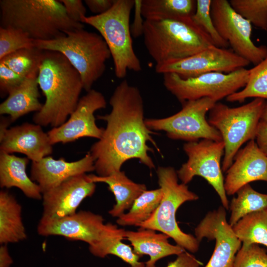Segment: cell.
<instances>
[{
	"label": "cell",
	"mask_w": 267,
	"mask_h": 267,
	"mask_svg": "<svg viewBox=\"0 0 267 267\" xmlns=\"http://www.w3.org/2000/svg\"><path fill=\"white\" fill-rule=\"evenodd\" d=\"M142 35L156 64L184 58L214 45L191 17L144 20Z\"/></svg>",
	"instance_id": "cell-4"
},
{
	"label": "cell",
	"mask_w": 267,
	"mask_h": 267,
	"mask_svg": "<svg viewBox=\"0 0 267 267\" xmlns=\"http://www.w3.org/2000/svg\"><path fill=\"white\" fill-rule=\"evenodd\" d=\"M265 102L256 98L233 108L216 102L209 112L208 122L219 131L224 143L222 172H226L231 165L242 145L255 139Z\"/></svg>",
	"instance_id": "cell-8"
},
{
	"label": "cell",
	"mask_w": 267,
	"mask_h": 267,
	"mask_svg": "<svg viewBox=\"0 0 267 267\" xmlns=\"http://www.w3.org/2000/svg\"><path fill=\"white\" fill-rule=\"evenodd\" d=\"M159 188L145 190L134 201L127 213L118 218L116 222L122 226H137L147 221L159 206L162 197Z\"/></svg>",
	"instance_id": "cell-29"
},
{
	"label": "cell",
	"mask_w": 267,
	"mask_h": 267,
	"mask_svg": "<svg viewBox=\"0 0 267 267\" xmlns=\"http://www.w3.org/2000/svg\"><path fill=\"white\" fill-rule=\"evenodd\" d=\"M212 0H196V10L191 19L210 37L215 46L226 48L228 43L219 35L213 21L211 14Z\"/></svg>",
	"instance_id": "cell-34"
},
{
	"label": "cell",
	"mask_w": 267,
	"mask_h": 267,
	"mask_svg": "<svg viewBox=\"0 0 267 267\" xmlns=\"http://www.w3.org/2000/svg\"><path fill=\"white\" fill-rule=\"evenodd\" d=\"M217 102L207 97L182 103V109L172 116L161 119H146L151 130L165 131L168 137L188 142L200 139L221 141L220 133L207 120L206 114Z\"/></svg>",
	"instance_id": "cell-10"
},
{
	"label": "cell",
	"mask_w": 267,
	"mask_h": 267,
	"mask_svg": "<svg viewBox=\"0 0 267 267\" xmlns=\"http://www.w3.org/2000/svg\"><path fill=\"white\" fill-rule=\"evenodd\" d=\"M211 14L219 35L232 50L256 65L267 56V46H257L251 40L252 24L237 13L227 0H212Z\"/></svg>",
	"instance_id": "cell-12"
},
{
	"label": "cell",
	"mask_w": 267,
	"mask_h": 267,
	"mask_svg": "<svg viewBox=\"0 0 267 267\" xmlns=\"http://www.w3.org/2000/svg\"><path fill=\"white\" fill-rule=\"evenodd\" d=\"M94 169V160L89 152L83 158L70 162L62 158L55 159L48 156L32 162L30 178L39 185L43 194L72 177Z\"/></svg>",
	"instance_id": "cell-20"
},
{
	"label": "cell",
	"mask_w": 267,
	"mask_h": 267,
	"mask_svg": "<svg viewBox=\"0 0 267 267\" xmlns=\"http://www.w3.org/2000/svg\"><path fill=\"white\" fill-rule=\"evenodd\" d=\"M68 17L72 21L81 23L82 17L86 16V9L81 0H60Z\"/></svg>",
	"instance_id": "cell-38"
},
{
	"label": "cell",
	"mask_w": 267,
	"mask_h": 267,
	"mask_svg": "<svg viewBox=\"0 0 267 267\" xmlns=\"http://www.w3.org/2000/svg\"><path fill=\"white\" fill-rule=\"evenodd\" d=\"M13 263L6 244H1L0 247V267H10Z\"/></svg>",
	"instance_id": "cell-42"
},
{
	"label": "cell",
	"mask_w": 267,
	"mask_h": 267,
	"mask_svg": "<svg viewBox=\"0 0 267 267\" xmlns=\"http://www.w3.org/2000/svg\"><path fill=\"white\" fill-rule=\"evenodd\" d=\"M125 238L130 242L134 252L139 256L147 255L149 259L145 262V267H156L160 259L171 255H178L185 251L178 245L169 243L166 234L156 233L155 230L139 228L137 231H127Z\"/></svg>",
	"instance_id": "cell-21"
},
{
	"label": "cell",
	"mask_w": 267,
	"mask_h": 267,
	"mask_svg": "<svg viewBox=\"0 0 267 267\" xmlns=\"http://www.w3.org/2000/svg\"><path fill=\"white\" fill-rule=\"evenodd\" d=\"M249 64L232 50L213 45L184 58L156 64L155 71L162 74L174 73L187 79L213 72L229 73Z\"/></svg>",
	"instance_id": "cell-13"
},
{
	"label": "cell",
	"mask_w": 267,
	"mask_h": 267,
	"mask_svg": "<svg viewBox=\"0 0 267 267\" xmlns=\"http://www.w3.org/2000/svg\"><path fill=\"white\" fill-rule=\"evenodd\" d=\"M95 187L86 174L67 179L42 194V216L61 218L76 213L82 201L93 194Z\"/></svg>",
	"instance_id": "cell-17"
},
{
	"label": "cell",
	"mask_w": 267,
	"mask_h": 267,
	"mask_svg": "<svg viewBox=\"0 0 267 267\" xmlns=\"http://www.w3.org/2000/svg\"><path fill=\"white\" fill-rule=\"evenodd\" d=\"M0 152L22 153L32 162L39 161L52 152L47 133L36 124L25 123L8 129L0 136Z\"/></svg>",
	"instance_id": "cell-19"
},
{
	"label": "cell",
	"mask_w": 267,
	"mask_h": 267,
	"mask_svg": "<svg viewBox=\"0 0 267 267\" xmlns=\"http://www.w3.org/2000/svg\"><path fill=\"white\" fill-rule=\"evenodd\" d=\"M103 217L90 211H80L61 218L42 216L37 226L42 236L59 235L70 240L82 241L93 246L104 235L107 223Z\"/></svg>",
	"instance_id": "cell-16"
},
{
	"label": "cell",
	"mask_w": 267,
	"mask_h": 267,
	"mask_svg": "<svg viewBox=\"0 0 267 267\" xmlns=\"http://www.w3.org/2000/svg\"><path fill=\"white\" fill-rule=\"evenodd\" d=\"M115 0H85L84 1L91 12L95 15L103 14L113 6Z\"/></svg>",
	"instance_id": "cell-40"
},
{
	"label": "cell",
	"mask_w": 267,
	"mask_h": 267,
	"mask_svg": "<svg viewBox=\"0 0 267 267\" xmlns=\"http://www.w3.org/2000/svg\"><path fill=\"white\" fill-rule=\"evenodd\" d=\"M249 75V69L245 68L229 73L213 72L187 79L167 73L163 74V84L182 103L205 97L217 102L244 88Z\"/></svg>",
	"instance_id": "cell-9"
},
{
	"label": "cell",
	"mask_w": 267,
	"mask_h": 267,
	"mask_svg": "<svg viewBox=\"0 0 267 267\" xmlns=\"http://www.w3.org/2000/svg\"><path fill=\"white\" fill-rule=\"evenodd\" d=\"M0 27L19 29L34 41L53 40L84 28L68 17L60 0H0Z\"/></svg>",
	"instance_id": "cell-3"
},
{
	"label": "cell",
	"mask_w": 267,
	"mask_h": 267,
	"mask_svg": "<svg viewBox=\"0 0 267 267\" xmlns=\"http://www.w3.org/2000/svg\"><path fill=\"white\" fill-rule=\"evenodd\" d=\"M242 244H257L267 248V207L249 214L232 226Z\"/></svg>",
	"instance_id": "cell-28"
},
{
	"label": "cell",
	"mask_w": 267,
	"mask_h": 267,
	"mask_svg": "<svg viewBox=\"0 0 267 267\" xmlns=\"http://www.w3.org/2000/svg\"><path fill=\"white\" fill-rule=\"evenodd\" d=\"M34 46L43 50L62 54L79 72L87 92L104 73L105 62L111 56L101 36L80 28L49 41H34Z\"/></svg>",
	"instance_id": "cell-5"
},
{
	"label": "cell",
	"mask_w": 267,
	"mask_h": 267,
	"mask_svg": "<svg viewBox=\"0 0 267 267\" xmlns=\"http://www.w3.org/2000/svg\"><path fill=\"white\" fill-rule=\"evenodd\" d=\"M33 47L34 40L23 31L0 27V60L18 50Z\"/></svg>",
	"instance_id": "cell-35"
},
{
	"label": "cell",
	"mask_w": 267,
	"mask_h": 267,
	"mask_svg": "<svg viewBox=\"0 0 267 267\" xmlns=\"http://www.w3.org/2000/svg\"><path fill=\"white\" fill-rule=\"evenodd\" d=\"M251 97L267 100V56L249 69L248 80L244 89L227 96L226 100L242 103Z\"/></svg>",
	"instance_id": "cell-31"
},
{
	"label": "cell",
	"mask_w": 267,
	"mask_h": 267,
	"mask_svg": "<svg viewBox=\"0 0 267 267\" xmlns=\"http://www.w3.org/2000/svg\"><path fill=\"white\" fill-rule=\"evenodd\" d=\"M202 265L203 263L194 256L185 251L166 267H200Z\"/></svg>",
	"instance_id": "cell-39"
},
{
	"label": "cell",
	"mask_w": 267,
	"mask_h": 267,
	"mask_svg": "<svg viewBox=\"0 0 267 267\" xmlns=\"http://www.w3.org/2000/svg\"><path fill=\"white\" fill-rule=\"evenodd\" d=\"M90 180L95 182H103L114 195L116 204L109 211L113 217L119 218L126 210L130 209L134 200L146 190L144 184L137 183L129 178L123 171L115 172L111 175L101 177L88 175Z\"/></svg>",
	"instance_id": "cell-24"
},
{
	"label": "cell",
	"mask_w": 267,
	"mask_h": 267,
	"mask_svg": "<svg viewBox=\"0 0 267 267\" xmlns=\"http://www.w3.org/2000/svg\"><path fill=\"white\" fill-rule=\"evenodd\" d=\"M109 114L98 116L107 122L102 135L91 147L97 176L105 177L121 171L122 165L136 158L150 169L154 164L148 154L152 151L147 144L150 141L157 148L145 125L142 97L139 89L126 80L115 88L109 100Z\"/></svg>",
	"instance_id": "cell-1"
},
{
	"label": "cell",
	"mask_w": 267,
	"mask_h": 267,
	"mask_svg": "<svg viewBox=\"0 0 267 267\" xmlns=\"http://www.w3.org/2000/svg\"><path fill=\"white\" fill-rule=\"evenodd\" d=\"M38 74L27 77L11 89L7 97L0 104V114H6L13 122L32 112H38L43 104L40 102Z\"/></svg>",
	"instance_id": "cell-22"
},
{
	"label": "cell",
	"mask_w": 267,
	"mask_h": 267,
	"mask_svg": "<svg viewBox=\"0 0 267 267\" xmlns=\"http://www.w3.org/2000/svg\"><path fill=\"white\" fill-rule=\"evenodd\" d=\"M157 174L163 193L162 199L151 217L139 225V228L160 231L172 238L184 249L192 253L197 252L200 243L194 236L181 230L176 215L182 204L198 200V195L190 191L186 184L178 183L177 173L174 168L160 167Z\"/></svg>",
	"instance_id": "cell-7"
},
{
	"label": "cell",
	"mask_w": 267,
	"mask_h": 267,
	"mask_svg": "<svg viewBox=\"0 0 267 267\" xmlns=\"http://www.w3.org/2000/svg\"><path fill=\"white\" fill-rule=\"evenodd\" d=\"M134 5V0H115L106 12L82 17L81 23L96 29L105 41L113 58L115 74L119 79L126 76L128 70H142L134 50L130 29L131 12Z\"/></svg>",
	"instance_id": "cell-6"
},
{
	"label": "cell",
	"mask_w": 267,
	"mask_h": 267,
	"mask_svg": "<svg viewBox=\"0 0 267 267\" xmlns=\"http://www.w3.org/2000/svg\"><path fill=\"white\" fill-rule=\"evenodd\" d=\"M28 163L27 157L0 152V186L6 188L17 187L26 197L40 200L42 199L41 188L26 172Z\"/></svg>",
	"instance_id": "cell-23"
},
{
	"label": "cell",
	"mask_w": 267,
	"mask_h": 267,
	"mask_svg": "<svg viewBox=\"0 0 267 267\" xmlns=\"http://www.w3.org/2000/svg\"><path fill=\"white\" fill-rule=\"evenodd\" d=\"M26 78L22 77L0 62V91L1 96L19 85Z\"/></svg>",
	"instance_id": "cell-37"
},
{
	"label": "cell",
	"mask_w": 267,
	"mask_h": 267,
	"mask_svg": "<svg viewBox=\"0 0 267 267\" xmlns=\"http://www.w3.org/2000/svg\"><path fill=\"white\" fill-rule=\"evenodd\" d=\"M196 7L194 0H140L139 10L145 20L191 18Z\"/></svg>",
	"instance_id": "cell-27"
},
{
	"label": "cell",
	"mask_w": 267,
	"mask_h": 267,
	"mask_svg": "<svg viewBox=\"0 0 267 267\" xmlns=\"http://www.w3.org/2000/svg\"><path fill=\"white\" fill-rule=\"evenodd\" d=\"M229 204V223L233 226L244 216L267 207V194L260 193L249 184L241 187Z\"/></svg>",
	"instance_id": "cell-30"
},
{
	"label": "cell",
	"mask_w": 267,
	"mask_h": 267,
	"mask_svg": "<svg viewBox=\"0 0 267 267\" xmlns=\"http://www.w3.org/2000/svg\"><path fill=\"white\" fill-rule=\"evenodd\" d=\"M106 104L102 93L93 89L88 91L80 98L68 120L47 133L51 144L70 142L85 137L100 139L104 129L97 126L94 113L105 108Z\"/></svg>",
	"instance_id": "cell-15"
},
{
	"label": "cell",
	"mask_w": 267,
	"mask_h": 267,
	"mask_svg": "<svg viewBox=\"0 0 267 267\" xmlns=\"http://www.w3.org/2000/svg\"><path fill=\"white\" fill-rule=\"evenodd\" d=\"M233 9L251 24L267 31V0H230Z\"/></svg>",
	"instance_id": "cell-33"
},
{
	"label": "cell",
	"mask_w": 267,
	"mask_h": 267,
	"mask_svg": "<svg viewBox=\"0 0 267 267\" xmlns=\"http://www.w3.org/2000/svg\"><path fill=\"white\" fill-rule=\"evenodd\" d=\"M183 148L188 160L177 171L178 178L182 183L186 184L195 176L202 177L215 189L222 206L226 210L229 209V203L224 189L221 165L224 152L223 141L203 139L188 142L184 144Z\"/></svg>",
	"instance_id": "cell-11"
},
{
	"label": "cell",
	"mask_w": 267,
	"mask_h": 267,
	"mask_svg": "<svg viewBox=\"0 0 267 267\" xmlns=\"http://www.w3.org/2000/svg\"><path fill=\"white\" fill-rule=\"evenodd\" d=\"M27 237L22 218V207L8 191L0 192V243H17Z\"/></svg>",
	"instance_id": "cell-25"
},
{
	"label": "cell",
	"mask_w": 267,
	"mask_h": 267,
	"mask_svg": "<svg viewBox=\"0 0 267 267\" xmlns=\"http://www.w3.org/2000/svg\"><path fill=\"white\" fill-rule=\"evenodd\" d=\"M260 120L267 122V100H266Z\"/></svg>",
	"instance_id": "cell-43"
},
{
	"label": "cell",
	"mask_w": 267,
	"mask_h": 267,
	"mask_svg": "<svg viewBox=\"0 0 267 267\" xmlns=\"http://www.w3.org/2000/svg\"><path fill=\"white\" fill-rule=\"evenodd\" d=\"M225 210L221 206L208 212L194 229L199 243L204 238L215 240L214 250L205 267H233L236 254L242 245L227 221Z\"/></svg>",
	"instance_id": "cell-14"
},
{
	"label": "cell",
	"mask_w": 267,
	"mask_h": 267,
	"mask_svg": "<svg viewBox=\"0 0 267 267\" xmlns=\"http://www.w3.org/2000/svg\"><path fill=\"white\" fill-rule=\"evenodd\" d=\"M233 267H267V250L257 244H242L236 254Z\"/></svg>",
	"instance_id": "cell-36"
},
{
	"label": "cell",
	"mask_w": 267,
	"mask_h": 267,
	"mask_svg": "<svg viewBox=\"0 0 267 267\" xmlns=\"http://www.w3.org/2000/svg\"><path fill=\"white\" fill-rule=\"evenodd\" d=\"M255 138L259 149L267 156V122L260 120Z\"/></svg>",
	"instance_id": "cell-41"
},
{
	"label": "cell",
	"mask_w": 267,
	"mask_h": 267,
	"mask_svg": "<svg viewBox=\"0 0 267 267\" xmlns=\"http://www.w3.org/2000/svg\"><path fill=\"white\" fill-rule=\"evenodd\" d=\"M38 82L45 100L33 120L41 126L58 127L67 121L78 105L84 89L81 76L62 54L44 50Z\"/></svg>",
	"instance_id": "cell-2"
},
{
	"label": "cell",
	"mask_w": 267,
	"mask_h": 267,
	"mask_svg": "<svg viewBox=\"0 0 267 267\" xmlns=\"http://www.w3.org/2000/svg\"><path fill=\"white\" fill-rule=\"evenodd\" d=\"M44 50L35 46L25 48L13 52L0 60L20 76L27 78L38 74Z\"/></svg>",
	"instance_id": "cell-32"
},
{
	"label": "cell",
	"mask_w": 267,
	"mask_h": 267,
	"mask_svg": "<svg viewBox=\"0 0 267 267\" xmlns=\"http://www.w3.org/2000/svg\"><path fill=\"white\" fill-rule=\"evenodd\" d=\"M226 173L224 186L228 195H234L251 182H267V156L259 149L255 139L251 140L238 150Z\"/></svg>",
	"instance_id": "cell-18"
},
{
	"label": "cell",
	"mask_w": 267,
	"mask_h": 267,
	"mask_svg": "<svg viewBox=\"0 0 267 267\" xmlns=\"http://www.w3.org/2000/svg\"><path fill=\"white\" fill-rule=\"evenodd\" d=\"M125 229L110 223L101 239L94 245L89 246V252L94 256L102 258L108 255L116 256L131 267H145V263L139 261L140 256L129 245L122 242L125 238Z\"/></svg>",
	"instance_id": "cell-26"
}]
</instances>
